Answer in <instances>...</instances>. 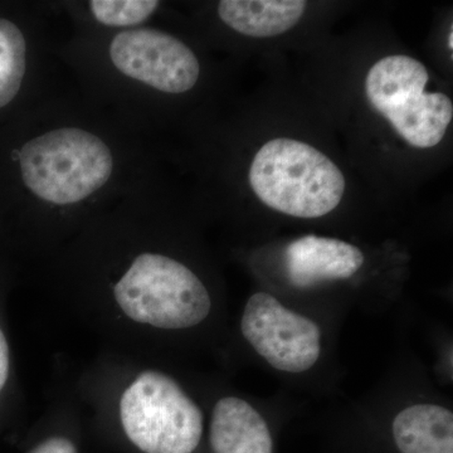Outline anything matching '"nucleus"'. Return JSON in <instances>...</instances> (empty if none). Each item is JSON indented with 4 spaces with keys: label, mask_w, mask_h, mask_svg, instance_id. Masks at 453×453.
Masks as SVG:
<instances>
[{
    "label": "nucleus",
    "mask_w": 453,
    "mask_h": 453,
    "mask_svg": "<svg viewBox=\"0 0 453 453\" xmlns=\"http://www.w3.org/2000/svg\"><path fill=\"white\" fill-rule=\"evenodd\" d=\"M253 192L271 210L319 219L335 210L345 192L342 170L314 146L294 139L266 142L250 169Z\"/></svg>",
    "instance_id": "f257e3e1"
},
{
    "label": "nucleus",
    "mask_w": 453,
    "mask_h": 453,
    "mask_svg": "<svg viewBox=\"0 0 453 453\" xmlns=\"http://www.w3.org/2000/svg\"><path fill=\"white\" fill-rule=\"evenodd\" d=\"M19 163L26 186L55 204H73L94 195L113 168L105 142L76 127L50 131L27 142Z\"/></svg>",
    "instance_id": "f03ea898"
},
{
    "label": "nucleus",
    "mask_w": 453,
    "mask_h": 453,
    "mask_svg": "<svg viewBox=\"0 0 453 453\" xmlns=\"http://www.w3.org/2000/svg\"><path fill=\"white\" fill-rule=\"evenodd\" d=\"M124 314L157 329H189L211 310L210 292L199 277L175 259L142 253L113 288Z\"/></svg>",
    "instance_id": "7ed1b4c3"
},
{
    "label": "nucleus",
    "mask_w": 453,
    "mask_h": 453,
    "mask_svg": "<svg viewBox=\"0 0 453 453\" xmlns=\"http://www.w3.org/2000/svg\"><path fill=\"white\" fill-rule=\"evenodd\" d=\"M125 437L142 453H195L204 432L201 408L169 375L140 372L120 399Z\"/></svg>",
    "instance_id": "20e7f679"
},
{
    "label": "nucleus",
    "mask_w": 453,
    "mask_h": 453,
    "mask_svg": "<svg viewBox=\"0 0 453 453\" xmlns=\"http://www.w3.org/2000/svg\"><path fill=\"white\" fill-rule=\"evenodd\" d=\"M426 65L410 56L380 59L366 74V97L414 148H434L442 142L453 118L451 98L426 92Z\"/></svg>",
    "instance_id": "39448f33"
},
{
    "label": "nucleus",
    "mask_w": 453,
    "mask_h": 453,
    "mask_svg": "<svg viewBox=\"0 0 453 453\" xmlns=\"http://www.w3.org/2000/svg\"><path fill=\"white\" fill-rule=\"evenodd\" d=\"M241 332L256 353L280 372H308L320 357L319 325L267 292H257L247 301Z\"/></svg>",
    "instance_id": "423d86ee"
},
{
    "label": "nucleus",
    "mask_w": 453,
    "mask_h": 453,
    "mask_svg": "<svg viewBox=\"0 0 453 453\" xmlns=\"http://www.w3.org/2000/svg\"><path fill=\"white\" fill-rule=\"evenodd\" d=\"M110 57L121 73L168 94L195 88L201 71L189 47L155 29H133L116 35Z\"/></svg>",
    "instance_id": "0eeeda50"
},
{
    "label": "nucleus",
    "mask_w": 453,
    "mask_h": 453,
    "mask_svg": "<svg viewBox=\"0 0 453 453\" xmlns=\"http://www.w3.org/2000/svg\"><path fill=\"white\" fill-rule=\"evenodd\" d=\"M285 261L291 285L309 288L323 282L350 279L365 264V255L345 241L303 235L288 244Z\"/></svg>",
    "instance_id": "6e6552de"
},
{
    "label": "nucleus",
    "mask_w": 453,
    "mask_h": 453,
    "mask_svg": "<svg viewBox=\"0 0 453 453\" xmlns=\"http://www.w3.org/2000/svg\"><path fill=\"white\" fill-rule=\"evenodd\" d=\"M210 443L213 453H273L266 419L237 396H226L214 405Z\"/></svg>",
    "instance_id": "1a4fd4ad"
},
{
    "label": "nucleus",
    "mask_w": 453,
    "mask_h": 453,
    "mask_svg": "<svg viewBox=\"0 0 453 453\" xmlns=\"http://www.w3.org/2000/svg\"><path fill=\"white\" fill-rule=\"evenodd\" d=\"M392 434L401 453H453V413L438 404L410 405L393 419Z\"/></svg>",
    "instance_id": "9d476101"
},
{
    "label": "nucleus",
    "mask_w": 453,
    "mask_h": 453,
    "mask_svg": "<svg viewBox=\"0 0 453 453\" xmlns=\"http://www.w3.org/2000/svg\"><path fill=\"white\" fill-rule=\"evenodd\" d=\"M306 2L303 0H222L220 19L235 32L250 37H275L299 23Z\"/></svg>",
    "instance_id": "9b49d317"
},
{
    "label": "nucleus",
    "mask_w": 453,
    "mask_h": 453,
    "mask_svg": "<svg viewBox=\"0 0 453 453\" xmlns=\"http://www.w3.org/2000/svg\"><path fill=\"white\" fill-rule=\"evenodd\" d=\"M25 73V37L14 23L0 18V109L17 96Z\"/></svg>",
    "instance_id": "f8f14e48"
},
{
    "label": "nucleus",
    "mask_w": 453,
    "mask_h": 453,
    "mask_svg": "<svg viewBox=\"0 0 453 453\" xmlns=\"http://www.w3.org/2000/svg\"><path fill=\"white\" fill-rule=\"evenodd\" d=\"M159 2L155 0H92V13L98 22L110 27L140 25L154 13Z\"/></svg>",
    "instance_id": "ddd939ff"
},
{
    "label": "nucleus",
    "mask_w": 453,
    "mask_h": 453,
    "mask_svg": "<svg viewBox=\"0 0 453 453\" xmlns=\"http://www.w3.org/2000/svg\"><path fill=\"white\" fill-rule=\"evenodd\" d=\"M27 453H80L76 443L65 436H50L44 438Z\"/></svg>",
    "instance_id": "4468645a"
},
{
    "label": "nucleus",
    "mask_w": 453,
    "mask_h": 453,
    "mask_svg": "<svg viewBox=\"0 0 453 453\" xmlns=\"http://www.w3.org/2000/svg\"><path fill=\"white\" fill-rule=\"evenodd\" d=\"M11 369V356H9V345L4 334L0 329V392L4 388Z\"/></svg>",
    "instance_id": "2eb2a0df"
}]
</instances>
